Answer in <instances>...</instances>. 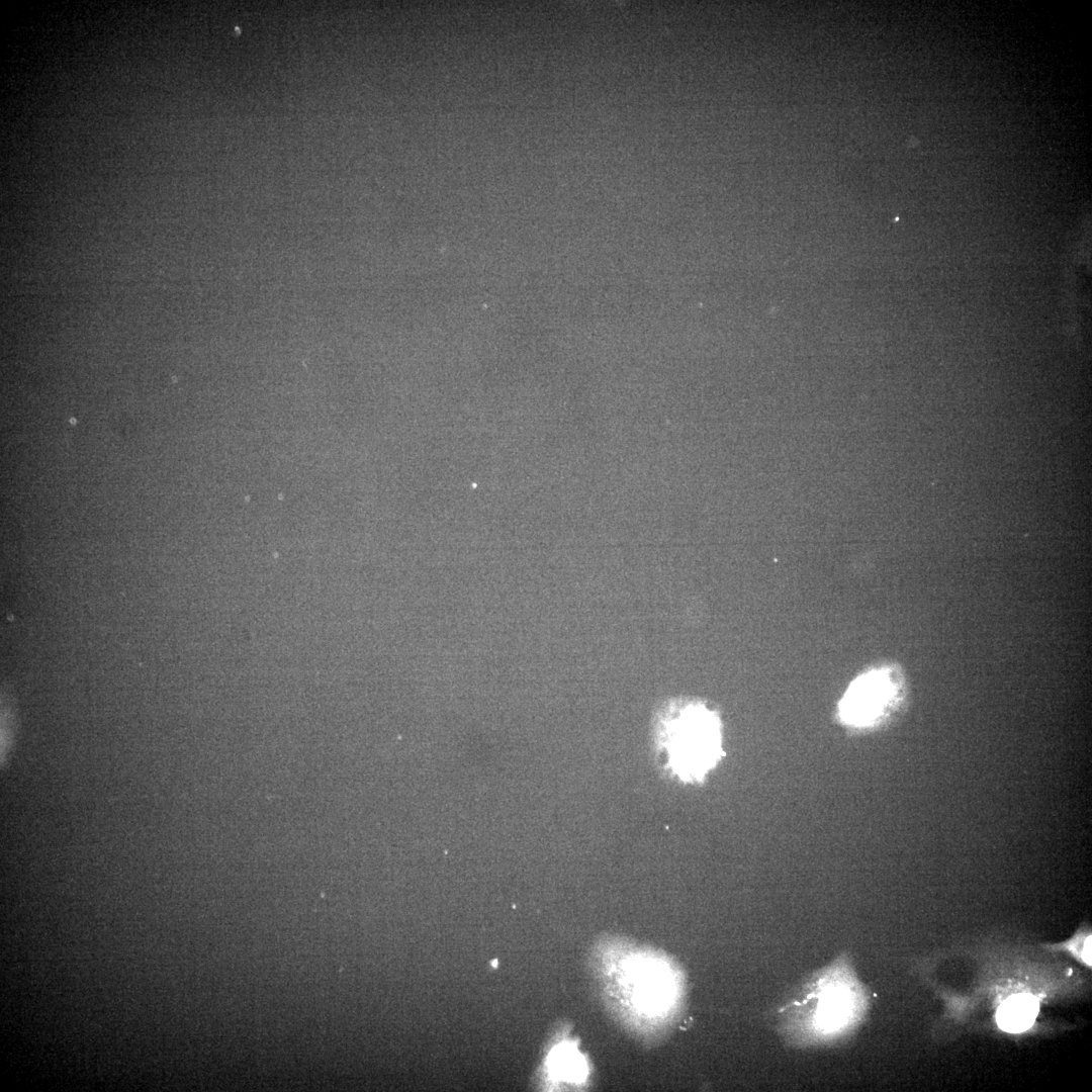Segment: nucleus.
Returning <instances> with one entry per match:
<instances>
[{
	"mask_svg": "<svg viewBox=\"0 0 1092 1092\" xmlns=\"http://www.w3.org/2000/svg\"><path fill=\"white\" fill-rule=\"evenodd\" d=\"M867 997L845 952L809 976L777 1011V1029L795 1049L833 1045L857 1027Z\"/></svg>",
	"mask_w": 1092,
	"mask_h": 1092,
	"instance_id": "nucleus-1",
	"label": "nucleus"
},
{
	"mask_svg": "<svg viewBox=\"0 0 1092 1092\" xmlns=\"http://www.w3.org/2000/svg\"><path fill=\"white\" fill-rule=\"evenodd\" d=\"M664 745L672 770L682 780H699L721 756V725L702 704L680 706L664 722Z\"/></svg>",
	"mask_w": 1092,
	"mask_h": 1092,
	"instance_id": "nucleus-2",
	"label": "nucleus"
},
{
	"mask_svg": "<svg viewBox=\"0 0 1092 1092\" xmlns=\"http://www.w3.org/2000/svg\"><path fill=\"white\" fill-rule=\"evenodd\" d=\"M891 673L879 669L855 678L839 703L841 719L854 726H864L878 719L896 694Z\"/></svg>",
	"mask_w": 1092,
	"mask_h": 1092,
	"instance_id": "nucleus-3",
	"label": "nucleus"
},
{
	"mask_svg": "<svg viewBox=\"0 0 1092 1092\" xmlns=\"http://www.w3.org/2000/svg\"><path fill=\"white\" fill-rule=\"evenodd\" d=\"M1037 1002L1029 995H1016L1007 999L999 1008L997 1020L1001 1028L1010 1032L1027 1029L1037 1014Z\"/></svg>",
	"mask_w": 1092,
	"mask_h": 1092,
	"instance_id": "nucleus-4",
	"label": "nucleus"
},
{
	"mask_svg": "<svg viewBox=\"0 0 1092 1092\" xmlns=\"http://www.w3.org/2000/svg\"><path fill=\"white\" fill-rule=\"evenodd\" d=\"M551 1065L559 1077L571 1081L581 1079L585 1072L581 1057L569 1046L558 1048L552 1056Z\"/></svg>",
	"mask_w": 1092,
	"mask_h": 1092,
	"instance_id": "nucleus-5",
	"label": "nucleus"
}]
</instances>
